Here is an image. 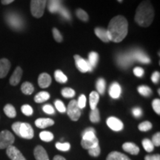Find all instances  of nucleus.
Wrapping results in <instances>:
<instances>
[{
    "mask_svg": "<svg viewBox=\"0 0 160 160\" xmlns=\"http://www.w3.org/2000/svg\"><path fill=\"white\" fill-rule=\"evenodd\" d=\"M21 90L22 93L25 95H31L34 91V88L31 83L28 82H25L21 86Z\"/></svg>",
    "mask_w": 160,
    "mask_h": 160,
    "instance_id": "nucleus-24",
    "label": "nucleus"
},
{
    "mask_svg": "<svg viewBox=\"0 0 160 160\" xmlns=\"http://www.w3.org/2000/svg\"><path fill=\"white\" fill-rule=\"evenodd\" d=\"M74 59L77 68L79 71L82 72V73H86L88 71H92L93 68H92V66L89 63L88 61L84 59L83 58H82L79 55H75Z\"/></svg>",
    "mask_w": 160,
    "mask_h": 160,
    "instance_id": "nucleus-7",
    "label": "nucleus"
},
{
    "mask_svg": "<svg viewBox=\"0 0 160 160\" xmlns=\"http://www.w3.org/2000/svg\"><path fill=\"white\" fill-rule=\"evenodd\" d=\"M39 137L44 142H51L53 139V134L49 131H42L39 133Z\"/></svg>",
    "mask_w": 160,
    "mask_h": 160,
    "instance_id": "nucleus-27",
    "label": "nucleus"
},
{
    "mask_svg": "<svg viewBox=\"0 0 160 160\" xmlns=\"http://www.w3.org/2000/svg\"><path fill=\"white\" fill-rule=\"evenodd\" d=\"M53 160H66V159L63 157H62V156L57 155V156H55L54 157H53Z\"/></svg>",
    "mask_w": 160,
    "mask_h": 160,
    "instance_id": "nucleus-53",
    "label": "nucleus"
},
{
    "mask_svg": "<svg viewBox=\"0 0 160 160\" xmlns=\"http://www.w3.org/2000/svg\"><path fill=\"white\" fill-rule=\"evenodd\" d=\"M44 112H45L48 114H53L54 113V109L51 105H45L42 108Z\"/></svg>",
    "mask_w": 160,
    "mask_h": 160,
    "instance_id": "nucleus-46",
    "label": "nucleus"
},
{
    "mask_svg": "<svg viewBox=\"0 0 160 160\" xmlns=\"http://www.w3.org/2000/svg\"><path fill=\"white\" fill-rule=\"evenodd\" d=\"M97 89L98 91V93L103 94L105 91V81L103 79H99L97 82Z\"/></svg>",
    "mask_w": 160,
    "mask_h": 160,
    "instance_id": "nucleus-32",
    "label": "nucleus"
},
{
    "mask_svg": "<svg viewBox=\"0 0 160 160\" xmlns=\"http://www.w3.org/2000/svg\"><path fill=\"white\" fill-rule=\"evenodd\" d=\"M13 1H14V0H1V2L2 4H3V5H9V4L13 2Z\"/></svg>",
    "mask_w": 160,
    "mask_h": 160,
    "instance_id": "nucleus-52",
    "label": "nucleus"
},
{
    "mask_svg": "<svg viewBox=\"0 0 160 160\" xmlns=\"http://www.w3.org/2000/svg\"><path fill=\"white\" fill-rule=\"evenodd\" d=\"M142 113V111L139 108H135L133 109V114L134 115L135 117H141Z\"/></svg>",
    "mask_w": 160,
    "mask_h": 160,
    "instance_id": "nucleus-50",
    "label": "nucleus"
},
{
    "mask_svg": "<svg viewBox=\"0 0 160 160\" xmlns=\"http://www.w3.org/2000/svg\"><path fill=\"white\" fill-rule=\"evenodd\" d=\"M8 22L13 28L19 29L22 27V21L19 17L15 14H9L7 17Z\"/></svg>",
    "mask_w": 160,
    "mask_h": 160,
    "instance_id": "nucleus-14",
    "label": "nucleus"
},
{
    "mask_svg": "<svg viewBox=\"0 0 160 160\" xmlns=\"http://www.w3.org/2000/svg\"><path fill=\"white\" fill-rule=\"evenodd\" d=\"M128 23L123 16L119 15L113 17L108 28V34L110 41L120 42L125 39L128 31Z\"/></svg>",
    "mask_w": 160,
    "mask_h": 160,
    "instance_id": "nucleus-1",
    "label": "nucleus"
},
{
    "mask_svg": "<svg viewBox=\"0 0 160 160\" xmlns=\"http://www.w3.org/2000/svg\"><path fill=\"white\" fill-rule=\"evenodd\" d=\"M6 149V153L11 160H26L22 153L14 146L11 145Z\"/></svg>",
    "mask_w": 160,
    "mask_h": 160,
    "instance_id": "nucleus-8",
    "label": "nucleus"
},
{
    "mask_svg": "<svg viewBox=\"0 0 160 160\" xmlns=\"http://www.w3.org/2000/svg\"><path fill=\"white\" fill-rule=\"evenodd\" d=\"M133 73L138 77H142L144 74V70L142 68L137 67L133 69Z\"/></svg>",
    "mask_w": 160,
    "mask_h": 160,
    "instance_id": "nucleus-47",
    "label": "nucleus"
},
{
    "mask_svg": "<svg viewBox=\"0 0 160 160\" xmlns=\"http://www.w3.org/2000/svg\"><path fill=\"white\" fill-rule=\"evenodd\" d=\"M47 0H31V12L36 18H41L44 14Z\"/></svg>",
    "mask_w": 160,
    "mask_h": 160,
    "instance_id": "nucleus-4",
    "label": "nucleus"
},
{
    "mask_svg": "<svg viewBox=\"0 0 160 160\" xmlns=\"http://www.w3.org/2000/svg\"><path fill=\"white\" fill-rule=\"evenodd\" d=\"M62 95L65 98H72L75 96V91L69 88H65L62 91Z\"/></svg>",
    "mask_w": 160,
    "mask_h": 160,
    "instance_id": "nucleus-36",
    "label": "nucleus"
},
{
    "mask_svg": "<svg viewBox=\"0 0 160 160\" xmlns=\"http://www.w3.org/2000/svg\"><path fill=\"white\" fill-rule=\"evenodd\" d=\"M54 77L56 80L59 83H65L68 81L67 77L59 70H57V71H55Z\"/></svg>",
    "mask_w": 160,
    "mask_h": 160,
    "instance_id": "nucleus-26",
    "label": "nucleus"
},
{
    "mask_svg": "<svg viewBox=\"0 0 160 160\" xmlns=\"http://www.w3.org/2000/svg\"><path fill=\"white\" fill-rule=\"evenodd\" d=\"M4 112L5 115L9 118H14L17 116V111H16L15 108L11 104H8L4 108Z\"/></svg>",
    "mask_w": 160,
    "mask_h": 160,
    "instance_id": "nucleus-25",
    "label": "nucleus"
},
{
    "mask_svg": "<svg viewBox=\"0 0 160 160\" xmlns=\"http://www.w3.org/2000/svg\"><path fill=\"white\" fill-rule=\"evenodd\" d=\"M33 154H34L36 160H49L47 151L41 145H38L35 148Z\"/></svg>",
    "mask_w": 160,
    "mask_h": 160,
    "instance_id": "nucleus-11",
    "label": "nucleus"
},
{
    "mask_svg": "<svg viewBox=\"0 0 160 160\" xmlns=\"http://www.w3.org/2000/svg\"><path fill=\"white\" fill-rule=\"evenodd\" d=\"M56 148L61 151H68L71 148V145L68 142H57L56 144Z\"/></svg>",
    "mask_w": 160,
    "mask_h": 160,
    "instance_id": "nucleus-37",
    "label": "nucleus"
},
{
    "mask_svg": "<svg viewBox=\"0 0 160 160\" xmlns=\"http://www.w3.org/2000/svg\"><path fill=\"white\" fill-rule=\"evenodd\" d=\"M138 91H139L140 94L144 96V97H149V96L152 93L151 89L149 87H148V86L145 85L139 86V87L138 88Z\"/></svg>",
    "mask_w": 160,
    "mask_h": 160,
    "instance_id": "nucleus-31",
    "label": "nucleus"
},
{
    "mask_svg": "<svg viewBox=\"0 0 160 160\" xmlns=\"http://www.w3.org/2000/svg\"><path fill=\"white\" fill-rule=\"evenodd\" d=\"M15 141L14 136L9 131H2L0 132V149H5L9 146L13 145Z\"/></svg>",
    "mask_w": 160,
    "mask_h": 160,
    "instance_id": "nucleus-5",
    "label": "nucleus"
},
{
    "mask_svg": "<svg viewBox=\"0 0 160 160\" xmlns=\"http://www.w3.org/2000/svg\"><path fill=\"white\" fill-rule=\"evenodd\" d=\"M76 13H77V17L79 18V19L82 20L84 22H87L88 20V13H86L84 10L81 8L77 9Z\"/></svg>",
    "mask_w": 160,
    "mask_h": 160,
    "instance_id": "nucleus-35",
    "label": "nucleus"
},
{
    "mask_svg": "<svg viewBox=\"0 0 160 160\" xmlns=\"http://www.w3.org/2000/svg\"><path fill=\"white\" fill-rule=\"evenodd\" d=\"M55 106L57 108V109L59 111L60 113H65L66 111V108L65 105L61 100H57L55 102Z\"/></svg>",
    "mask_w": 160,
    "mask_h": 160,
    "instance_id": "nucleus-41",
    "label": "nucleus"
},
{
    "mask_svg": "<svg viewBox=\"0 0 160 160\" xmlns=\"http://www.w3.org/2000/svg\"><path fill=\"white\" fill-rule=\"evenodd\" d=\"M132 57H133V59H136L137 60H139V62L142 63H150L151 62V59H149V57H148L147 55H145L143 52L140 51H137L135 52H133L132 53Z\"/></svg>",
    "mask_w": 160,
    "mask_h": 160,
    "instance_id": "nucleus-20",
    "label": "nucleus"
},
{
    "mask_svg": "<svg viewBox=\"0 0 160 160\" xmlns=\"http://www.w3.org/2000/svg\"><path fill=\"white\" fill-rule=\"evenodd\" d=\"M154 11L153 5L149 0L142 2L138 6L135 15V20L142 27H148L153 22Z\"/></svg>",
    "mask_w": 160,
    "mask_h": 160,
    "instance_id": "nucleus-2",
    "label": "nucleus"
},
{
    "mask_svg": "<svg viewBox=\"0 0 160 160\" xmlns=\"http://www.w3.org/2000/svg\"><path fill=\"white\" fill-rule=\"evenodd\" d=\"M38 84L42 88H46L51 84V77L48 73H43L38 78Z\"/></svg>",
    "mask_w": 160,
    "mask_h": 160,
    "instance_id": "nucleus-12",
    "label": "nucleus"
},
{
    "mask_svg": "<svg viewBox=\"0 0 160 160\" xmlns=\"http://www.w3.org/2000/svg\"><path fill=\"white\" fill-rule=\"evenodd\" d=\"M49 11L51 12H55L59 8V3L58 0H50Z\"/></svg>",
    "mask_w": 160,
    "mask_h": 160,
    "instance_id": "nucleus-38",
    "label": "nucleus"
},
{
    "mask_svg": "<svg viewBox=\"0 0 160 160\" xmlns=\"http://www.w3.org/2000/svg\"><path fill=\"white\" fill-rule=\"evenodd\" d=\"M50 98V94L46 91H41L37 93L34 97V101L37 103H42L47 101Z\"/></svg>",
    "mask_w": 160,
    "mask_h": 160,
    "instance_id": "nucleus-23",
    "label": "nucleus"
},
{
    "mask_svg": "<svg viewBox=\"0 0 160 160\" xmlns=\"http://www.w3.org/2000/svg\"><path fill=\"white\" fill-rule=\"evenodd\" d=\"M54 121L48 118H40L35 121V125L39 128H46L50 127V126L53 125Z\"/></svg>",
    "mask_w": 160,
    "mask_h": 160,
    "instance_id": "nucleus-15",
    "label": "nucleus"
},
{
    "mask_svg": "<svg viewBox=\"0 0 160 160\" xmlns=\"http://www.w3.org/2000/svg\"><path fill=\"white\" fill-rule=\"evenodd\" d=\"M159 77H160V73L159 72L156 71L153 73L151 77V80L153 81V83H157L159 80Z\"/></svg>",
    "mask_w": 160,
    "mask_h": 160,
    "instance_id": "nucleus-48",
    "label": "nucleus"
},
{
    "mask_svg": "<svg viewBox=\"0 0 160 160\" xmlns=\"http://www.w3.org/2000/svg\"><path fill=\"white\" fill-rule=\"evenodd\" d=\"M151 142H152V143H153V145L159 147V146L160 145V133L159 132H158V133H155V134L153 135V137H152Z\"/></svg>",
    "mask_w": 160,
    "mask_h": 160,
    "instance_id": "nucleus-44",
    "label": "nucleus"
},
{
    "mask_svg": "<svg viewBox=\"0 0 160 160\" xmlns=\"http://www.w3.org/2000/svg\"><path fill=\"white\" fill-rule=\"evenodd\" d=\"M152 106L154 111L158 115L160 114V100L159 99H156L152 102Z\"/></svg>",
    "mask_w": 160,
    "mask_h": 160,
    "instance_id": "nucleus-43",
    "label": "nucleus"
},
{
    "mask_svg": "<svg viewBox=\"0 0 160 160\" xmlns=\"http://www.w3.org/2000/svg\"><path fill=\"white\" fill-rule=\"evenodd\" d=\"M59 11H60V13H61V14L64 17H65L66 19H70V18H71V17H70L69 12L65 8H62L60 9Z\"/></svg>",
    "mask_w": 160,
    "mask_h": 160,
    "instance_id": "nucleus-51",
    "label": "nucleus"
},
{
    "mask_svg": "<svg viewBox=\"0 0 160 160\" xmlns=\"http://www.w3.org/2000/svg\"><path fill=\"white\" fill-rule=\"evenodd\" d=\"M100 152H101V149H100L99 145L97 146V147L93 148H91L88 150V153L90 156L93 157H99L100 154Z\"/></svg>",
    "mask_w": 160,
    "mask_h": 160,
    "instance_id": "nucleus-40",
    "label": "nucleus"
},
{
    "mask_svg": "<svg viewBox=\"0 0 160 160\" xmlns=\"http://www.w3.org/2000/svg\"><path fill=\"white\" fill-rule=\"evenodd\" d=\"M107 125L114 131H120L123 129V123L116 117H109L107 119Z\"/></svg>",
    "mask_w": 160,
    "mask_h": 160,
    "instance_id": "nucleus-9",
    "label": "nucleus"
},
{
    "mask_svg": "<svg viewBox=\"0 0 160 160\" xmlns=\"http://www.w3.org/2000/svg\"><path fill=\"white\" fill-rule=\"evenodd\" d=\"M11 68V62L8 59H0V79L5 78L8 75Z\"/></svg>",
    "mask_w": 160,
    "mask_h": 160,
    "instance_id": "nucleus-10",
    "label": "nucleus"
},
{
    "mask_svg": "<svg viewBox=\"0 0 160 160\" xmlns=\"http://www.w3.org/2000/svg\"><path fill=\"white\" fill-rule=\"evenodd\" d=\"M132 59H133L132 55L121 56V57L119 58V63L121 65L127 66L129 63H131Z\"/></svg>",
    "mask_w": 160,
    "mask_h": 160,
    "instance_id": "nucleus-33",
    "label": "nucleus"
},
{
    "mask_svg": "<svg viewBox=\"0 0 160 160\" xmlns=\"http://www.w3.org/2000/svg\"><path fill=\"white\" fill-rule=\"evenodd\" d=\"M77 105L79 106V108L80 109H82L85 107L86 105V97L85 95L82 94L80 97H79V99L77 101Z\"/></svg>",
    "mask_w": 160,
    "mask_h": 160,
    "instance_id": "nucleus-42",
    "label": "nucleus"
},
{
    "mask_svg": "<svg viewBox=\"0 0 160 160\" xmlns=\"http://www.w3.org/2000/svg\"><path fill=\"white\" fill-rule=\"evenodd\" d=\"M145 160H160V155H147L145 157Z\"/></svg>",
    "mask_w": 160,
    "mask_h": 160,
    "instance_id": "nucleus-49",
    "label": "nucleus"
},
{
    "mask_svg": "<svg viewBox=\"0 0 160 160\" xmlns=\"http://www.w3.org/2000/svg\"><path fill=\"white\" fill-rule=\"evenodd\" d=\"M118 1H119V2H122V0H118Z\"/></svg>",
    "mask_w": 160,
    "mask_h": 160,
    "instance_id": "nucleus-54",
    "label": "nucleus"
},
{
    "mask_svg": "<svg viewBox=\"0 0 160 160\" xmlns=\"http://www.w3.org/2000/svg\"><path fill=\"white\" fill-rule=\"evenodd\" d=\"M99 100V95L97 92L92 91L90 94V106L91 110L97 108V105Z\"/></svg>",
    "mask_w": 160,
    "mask_h": 160,
    "instance_id": "nucleus-22",
    "label": "nucleus"
},
{
    "mask_svg": "<svg viewBox=\"0 0 160 160\" xmlns=\"http://www.w3.org/2000/svg\"><path fill=\"white\" fill-rule=\"evenodd\" d=\"M138 128L141 131H148L152 128V124L148 121L143 122L139 124V126H138Z\"/></svg>",
    "mask_w": 160,
    "mask_h": 160,
    "instance_id": "nucleus-34",
    "label": "nucleus"
},
{
    "mask_svg": "<svg viewBox=\"0 0 160 160\" xmlns=\"http://www.w3.org/2000/svg\"><path fill=\"white\" fill-rule=\"evenodd\" d=\"M68 115L73 121H77L81 116L80 108L77 105V100H71L68 106Z\"/></svg>",
    "mask_w": 160,
    "mask_h": 160,
    "instance_id": "nucleus-6",
    "label": "nucleus"
},
{
    "mask_svg": "<svg viewBox=\"0 0 160 160\" xmlns=\"http://www.w3.org/2000/svg\"><path fill=\"white\" fill-rule=\"evenodd\" d=\"M53 37H54V39L57 42H61L62 41V37L60 32L58 31V29L57 28L53 29Z\"/></svg>",
    "mask_w": 160,
    "mask_h": 160,
    "instance_id": "nucleus-45",
    "label": "nucleus"
},
{
    "mask_svg": "<svg viewBox=\"0 0 160 160\" xmlns=\"http://www.w3.org/2000/svg\"><path fill=\"white\" fill-rule=\"evenodd\" d=\"M90 120L93 123L99 122L100 121L99 111L97 108L91 110V113H90Z\"/></svg>",
    "mask_w": 160,
    "mask_h": 160,
    "instance_id": "nucleus-28",
    "label": "nucleus"
},
{
    "mask_svg": "<svg viewBox=\"0 0 160 160\" xmlns=\"http://www.w3.org/2000/svg\"><path fill=\"white\" fill-rule=\"evenodd\" d=\"M12 129L19 137L26 139H31L34 136L33 128L28 123L17 122L12 125Z\"/></svg>",
    "mask_w": 160,
    "mask_h": 160,
    "instance_id": "nucleus-3",
    "label": "nucleus"
},
{
    "mask_svg": "<svg viewBox=\"0 0 160 160\" xmlns=\"http://www.w3.org/2000/svg\"><path fill=\"white\" fill-rule=\"evenodd\" d=\"M95 33L102 41L105 42H108L110 41L108 31L106 29L102 28H97L95 29Z\"/></svg>",
    "mask_w": 160,
    "mask_h": 160,
    "instance_id": "nucleus-21",
    "label": "nucleus"
},
{
    "mask_svg": "<svg viewBox=\"0 0 160 160\" xmlns=\"http://www.w3.org/2000/svg\"><path fill=\"white\" fill-rule=\"evenodd\" d=\"M22 112L25 114V116H28V117H30L33 114V108H31V106H30L29 105H24L22 106L21 108Z\"/></svg>",
    "mask_w": 160,
    "mask_h": 160,
    "instance_id": "nucleus-39",
    "label": "nucleus"
},
{
    "mask_svg": "<svg viewBox=\"0 0 160 160\" xmlns=\"http://www.w3.org/2000/svg\"><path fill=\"white\" fill-rule=\"evenodd\" d=\"M109 94L113 99H118L121 94V87L117 82H113L109 89Z\"/></svg>",
    "mask_w": 160,
    "mask_h": 160,
    "instance_id": "nucleus-18",
    "label": "nucleus"
},
{
    "mask_svg": "<svg viewBox=\"0 0 160 160\" xmlns=\"http://www.w3.org/2000/svg\"><path fill=\"white\" fill-rule=\"evenodd\" d=\"M122 148L125 152H128L132 155H137L139 153V148L133 142L124 143Z\"/></svg>",
    "mask_w": 160,
    "mask_h": 160,
    "instance_id": "nucleus-16",
    "label": "nucleus"
},
{
    "mask_svg": "<svg viewBox=\"0 0 160 160\" xmlns=\"http://www.w3.org/2000/svg\"><path fill=\"white\" fill-rule=\"evenodd\" d=\"M22 76V70L20 67H17L10 78V84L13 86L17 85L21 80Z\"/></svg>",
    "mask_w": 160,
    "mask_h": 160,
    "instance_id": "nucleus-13",
    "label": "nucleus"
},
{
    "mask_svg": "<svg viewBox=\"0 0 160 160\" xmlns=\"http://www.w3.org/2000/svg\"><path fill=\"white\" fill-rule=\"evenodd\" d=\"M106 160H131L127 156L117 151H113L108 155Z\"/></svg>",
    "mask_w": 160,
    "mask_h": 160,
    "instance_id": "nucleus-19",
    "label": "nucleus"
},
{
    "mask_svg": "<svg viewBox=\"0 0 160 160\" xmlns=\"http://www.w3.org/2000/svg\"><path fill=\"white\" fill-rule=\"evenodd\" d=\"M88 57V62L91 64L92 68L95 67L97 65L98 59H99V55H98V53H96V52L92 51L90 53Z\"/></svg>",
    "mask_w": 160,
    "mask_h": 160,
    "instance_id": "nucleus-30",
    "label": "nucleus"
},
{
    "mask_svg": "<svg viewBox=\"0 0 160 160\" xmlns=\"http://www.w3.org/2000/svg\"><path fill=\"white\" fill-rule=\"evenodd\" d=\"M142 146L144 149L147 152H148V153H151L154 149V145L152 143L151 140L148 139H145L142 140Z\"/></svg>",
    "mask_w": 160,
    "mask_h": 160,
    "instance_id": "nucleus-29",
    "label": "nucleus"
},
{
    "mask_svg": "<svg viewBox=\"0 0 160 160\" xmlns=\"http://www.w3.org/2000/svg\"><path fill=\"white\" fill-rule=\"evenodd\" d=\"M81 145L84 149L90 150L99 145V140L97 137L93 139H82Z\"/></svg>",
    "mask_w": 160,
    "mask_h": 160,
    "instance_id": "nucleus-17",
    "label": "nucleus"
}]
</instances>
